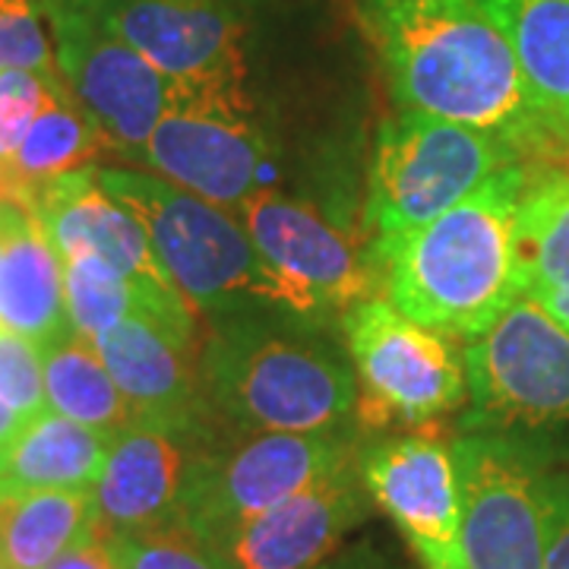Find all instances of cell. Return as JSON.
<instances>
[{
    "mask_svg": "<svg viewBox=\"0 0 569 569\" xmlns=\"http://www.w3.org/2000/svg\"><path fill=\"white\" fill-rule=\"evenodd\" d=\"M0 200H10V197H7V187H3V178H0Z\"/></svg>",
    "mask_w": 569,
    "mask_h": 569,
    "instance_id": "d590c367",
    "label": "cell"
},
{
    "mask_svg": "<svg viewBox=\"0 0 569 569\" xmlns=\"http://www.w3.org/2000/svg\"><path fill=\"white\" fill-rule=\"evenodd\" d=\"M137 164L231 212L253 193L282 190L288 181L282 146L260 104L244 111L178 102L146 140Z\"/></svg>",
    "mask_w": 569,
    "mask_h": 569,
    "instance_id": "5bb4252c",
    "label": "cell"
},
{
    "mask_svg": "<svg viewBox=\"0 0 569 569\" xmlns=\"http://www.w3.org/2000/svg\"><path fill=\"white\" fill-rule=\"evenodd\" d=\"M396 111L462 123L529 164L567 156L503 32L478 0H346Z\"/></svg>",
    "mask_w": 569,
    "mask_h": 569,
    "instance_id": "6da1fadb",
    "label": "cell"
},
{
    "mask_svg": "<svg viewBox=\"0 0 569 569\" xmlns=\"http://www.w3.org/2000/svg\"><path fill=\"white\" fill-rule=\"evenodd\" d=\"M0 569H10V567H7V563H3V560H0Z\"/></svg>",
    "mask_w": 569,
    "mask_h": 569,
    "instance_id": "8d00e7d4",
    "label": "cell"
},
{
    "mask_svg": "<svg viewBox=\"0 0 569 569\" xmlns=\"http://www.w3.org/2000/svg\"><path fill=\"white\" fill-rule=\"evenodd\" d=\"M48 569H118L111 553H108V545H104L99 535L80 541L77 548H70L63 557H58Z\"/></svg>",
    "mask_w": 569,
    "mask_h": 569,
    "instance_id": "1f68e13d",
    "label": "cell"
},
{
    "mask_svg": "<svg viewBox=\"0 0 569 569\" xmlns=\"http://www.w3.org/2000/svg\"><path fill=\"white\" fill-rule=\"evenodd\" d=\"M108 149L102 130L92 123V118L82 111L70 89L63 86L61 92L51 99V104L41 111L32 130L20 142L17 156L0 171L7 197L22 203L32 190L41 183L54 181L61 174L89 168L102 159Z\"/></svg>",
    "mask_w": 569,
    "mask_h": 569,
    "instance_id": "cb8c5ba5",
    "label": "cell"
},
{
    "mask_svg": "<svg viewBox=\"0 0 569 569\" xmlns=\"http://www.w3.org/2000/svg\"><path fill=\"white\" fill-rule=\"evenodd\" d=\"M370 509L373 500L358 459H351L234 531L222 553L231 569H313L336 553Z\"/></svg>",
    "mask_w": 569,
    "mask_h": 569,
    "instance_id": "e0dca14e",
    "label": "cell"
},
{
    "mask_svg": "<svg viewBox=\"0 0 569 569\" xmlns=\"http://www.w3.org/2000/svg\"><path fill=\"white\" fill-rule=\"evenodd\" d=\"M178 86V102L257 108L247 13L228 0H80Z\"/></svg>",
    "mask_w": 569,
    "mask_h": 569,
    "instance_id": "9c48e42d",
    "label": "cell"
},
{
    "mask_svg": "<svg viewBox=\"0 0 569 569\" xmlns=\"http://www.w3.org/2000/svg\"><path fill=\"white\" fill-rule=\"evenodd\" d=\"M509 41L531 99L569 156V0H478Z\"/></svg>",
    "mask_w": 569,
    "mask_h": 569,
    "instance_id": "ffe728a7",
    "label": "cell"
},
{
    "mask_svg": "<svg viewBox=\"0 0 569 569\" xmlns=\"http://www.w3.org/2000/svg\"><path fill=\"white\" fill-rule=\"evenodd\" d=\"M26 425H29V421L22 418L20 411H13V408L0 399V459H3V452L10 449V443L20 437Z\"/></svg>",
    "mask_w": 569,
    "mask_h": 569,
    "instance_id": "836d02e7",
    "label": "cell"
},
{
    "mask_svg": "<svg viewBox=\"0 0 569 569\" xmlns=\"http://www.w3.org/2000/svg\"><path fill=\"white\" fill-rule=\"evenodd\" d=\"M468 402L459 433H509L557 456L569 433V329L519 295L497 323L462 346Z\"/></svg>",
    "mask_w": 569,
    "mask_h": 569,
    "instance_id": "8992f818",
    "label": "cell"
},
{
    "mask_svg": "<svg viewBox=\"0 0 569 569\" xmlns=\"http://www.w3.org/2000/svg\"><path fill=\"white\" fill-rule=\"evenodd\" d=\"M522 295L569 329V168H535L519 216Z\"/></svg>",
    "mask_w": 569,
    "mask_h": 569,
    "instance_id": "7402d4cb",
    "label": "cell"
},
{
    "mask_svg": "<svg viewBox=\"0 0 569 569\" xmlns=\"http://www.w3.org/2000/svg\"><path fill=\"white\" fill-rule=\"evenodd\" d=\"M358 468L373 507L402 531L421 569H468L452 443L433 430L365 433Z\"/></svg>",
    "mask_w": 569,
    "mask_h": 569,
    "instance_id": "9a60e30c",
    "label": "cell"
},
{
    "mask_svg": "<svg viewBox=\"0 0 569 569\" xmlns=\"http://www.w3.org/2000/svg\"><path fill=\"white\" fill-rule=\"evenodd\" d=\"M20 206L39 219L61 260L70 253L102 257L140 288L149 305V323L178 346L200 351V313L164 276L142 224L104 190L99 164L41 183Z\"/></svg>",
    "mask_w": 569,
    "mask_h": 569,
    "instance_id": "4fadbf2b",
    "label": "cell"
},
{
    "mask_svg": "<svg viewBox=\"0 0 569 569\" xmlns=\"http://www.w3.org/2000/svg\"><path fill=\"white\" fill-rule=\"evenodd\" d=\"M313 569H389V567L383 563V557H380V553H373V550L365 545V548L336 553V557H329V560H323L320 567H313Z\"/></svg>",
    "mask_w": 569,
    "mask_h": 569,
    "instance_id": "d6a6232c",
    "label": "cell"
},
{
    "mask_svg": "<svg viewBox=\"0 0 569 569\" xmlns=\"http://www.w3.org/2000/svg\"><path fill=\"white\" fill-rule=\"evenodd\" d=\"M0 399L26 421L48 411L41 348L22 332L0 323Z\"/></svg>",
    "mask_w": 569,
    "mask_h": 569,
    "instance_id": "f546056e",
    "label": "cell"
},
{
    "mask_svg": "<svg viewBox=\"0 0 569 569\" xmlns=\"http://www.w3.org/2000/svg\"><path fill=\"white\" fill-rule=\"evenodd\" d=\"M44 13L63 86L102 130L108 149L137 164L152 130L178 104V86L80 0H44Z\"/></svg>",
    "mask_w": 569,
    "mask_h": 569,
    "instance_id": "7c38bea8",
    "label": "cell"
},
{
    "mask_svg": "<svg viewBox=\"0 0 569 569\" xmlns=\"http://www.w3.org/2000/svg\"><path fill=\"white\" fill-rule=\"evenodd\" d=\"M92 535H99L92 490L0 493V560L10 569H48Z\"/></svg>",
    "mask_w": 569,
    "mask_h": 569,
    "instance_id": "603a6c76",
    "label": "cell"
},
{
    "mask_svg": "<svg viewBox=\"0 0 569 569\" xmlns=\"http://www.w3.org/2000/svg\"><path fill=\"white\" fill-rule=\"evenodd\" d=\"M0 323L39 348L73 329L63 307L61 257L17 200H0Z\"/></svg>",
    "mask_w": 569,
    "mask_h": 569,
    "instance_id": "d6986e66",
    "label": "cell"
},
{
    "mask_svg": "<svg viewBox=\"0 0 569 569\" xmlns=\"http://www.w3.org/2000/svg\"><path fill=\"white\" fill-rule=\"evenodd\" d=\"M545 569H569V471H550Z\"/></svg>",
    "mask_w": 569,
    "mask_h": 569,
    "instance_id": "4dcf8cb0",
    "label": "cell"
},
{
    "mask_svg": "<svg viewBox=\"0 0 569 569\" xmlns=\"http://www.w3.org/2000/svg\"><path fill=\"white\" fill-rule=\"evenodd\" d=\"M200 377L224 433H310L355 425L358 377L342 320L279 301L209 313Z\"/></svg>",
    "mask_w": 569,
    "mask_h": 569,
    "instance_id": "7a4b0ae2",
    "label": "cell"
},
{
    "mask_svg": "<svg viewBox=\"0 0 569 569\" xmlns=\"http://www.w3.org/2000/svg\"><path fill=\"white\" fill-rule=\"evenodd\" d=\"M452 452L462 485L466 567L545 569L553 452L509 433H459Z\"/></svg>",
    "mask_w": 569,
    "mask_h": 569,
    "instance_id": "30bf717a",
    "label": "cell"
},
{
    "mask_svg": "<svg viewBox=\"0 0 569 569\" xmlns=\"http://www.w3.org/2000/svg\"><path fill=\"white\" fill-rule=\"evenodd\" d=\"M114 433L44 411L22 427L0 459V493L10 490H92Z\"/></svg>",
    "mask_w": 569,
    "mask_h": 569,
    "instance_id": "44dd1931",
    "label": "cell"
},
{
    "mask_svg": "<svg viewBox=\"0 0 569 569\" xmlns=\"http://www.w3.org/2000/svg\"><path fill=\"white\" fill-rule=\"evenodd\" d=\"M519 162L526 159L490 133L418 111H396L377 127L367 164V241L399 238L433 222L497 171Z\"/></svg>",
    "mask_w": 569,
    "mask_h": 569,
    "instance_id": "52a82bcc",
    "label": "cell"
},
{
    "mask_svg": "<svg viewBox=\"0 0 569 569\" xmlns=\"http://www.w3.org/2000/svg\"><path fill=\"white\" fill-rule=\"evenodd\" d=\"M228 3H234L238 10H244V13H250V10H257V7H266L269 0H228Z\"/></svg>",
    "mask_w": 569,
    "mask_h": 569,
    "instance_id": "e575fe53",
    "label": "cell"
},
{
    "mask_svg": "<svg viewBox=\"0 0 569 569\" xmlns=\"http://www.w3.org/2000/svg\"><path fill=\"white\" fill-rule=\"evenodd\" d=\"M96 348L130 402L133 421L171 430L193 449L222 437L206 402L200 351L178 346L140 313L102 332Z\"/></svg>",
    "mask_w": 569,
    "mask_h": 569,
    "instance_id": "2e32d148",
    "label": "cell"
},
{
    "mask_svg": "<svg viewBox=\"0 0 569 569\" xmlns=\"http://www.w3.org/2000/svg\"><path fill=\"white\" fill-rule=\"evenodd\" d=\"M190 452L193 447L183 437L162 427L133 421L114 433L102 475L92 485L99 538L178 522Z\"/></svg>",
    "mask_w": 569,
    "mask_h": 569,
    "instance_id": "ac0fdd59",
    "label": "cell"
},
{
    "mask_svg": "<svg viewBox=\"0 0 569 569\" xmlns=\"http://www.w3.org/2000/svg\"><path fill=\"white\" fill-rule=\"evenodd\" d=\"M361 425L310 433H222L190 452L178 522L222 550L266 509L358 459Z\"/></svg>",
    "mask_w": 569,
    "mask_h": 569,
    "instance_id": "5b68a950",
    "label": "cell"
},
{
    "mask_svg": "<svg viewBox=\"0 0 569 569\" xmlns=\"http://www.w3.org/2000/svg\"><path fill=\"white\" fill-rule=\"evenodd\" d=\"M118 569H231L222 550L171 522L162 529L102 538Z\"/></svg>",
    "mask_w": 569,
    "mask_h": 569,
    "instance_id": "4316f807",
    "label": "cell"
},
{
    "mask_svg": "<svg viewBox=\"0 0 569 569\" xmlns=\"http://www.w3.org/2000/svg\"><path fill=\"white\" fill-rule=\"evenodd\" d=\"M63 307L70 326L96 342L114 323L140 313L149 320V305L142 291L123 272L104 263L96 253L63 257Z\"/></svg>",
    "mask_w": 569,
    "mask_h": 569,
    "instance_id": "484cf974",
    "label": "cell"
},
{
    "mask_svg": "<svg viewBox=\"0 0 569 569\" xmlns=\"http://www.w3.org/2000/svg\"><path fill=\"white\" fill-rule=\"evenodd\" d=\"M61 89L58 70H0V171Z\"/></svg>",
    "mask_w": 569,
    "mask_h": 569,
    "instance_id": "83f0119b",
    "label": "cell"
},
{
    "mask_svg": "<svg viewBox=\"0 0 569 569\" xmlns=\"http://www.w3.org/2000/svg\"><path fill=\"white\" fill-rule=\"evenodd\" d=\"M0 70H58L44 0H0Z\"/></svg>",
    "mask_w": 569,
    "mask_h": 569,
    "instance_id": "f1b7e54d",
    "label": "cell"
},
{
    "mask_svg": "<svg viewBox=\"0 0 569 569\" xmlns=\"http://www.w3.org/2000/svg\"><path fill=\"white\" fill-rule=\"evenodd\" d=\"M41 370L51 411L104 433H121L133 425L130 402L104 367L99 348L77 329L41 348Z\"/></svg>",
    "mask_w": 569,
    "mask_h": 569,
    "instance_id": "d4e9b609",
    "label": "cell"
},
{
    "mask_svg": "<svg viewBox=\"0 0 569 569\" xmlns=\"http://www.w3.org/2000/svg\"><path fill=\"white\" fill-rule=\"evenodd\" d=\"M234 216L276 276L282 305L342 320L348 307L377 295L380 272L370 241H358L361 234L313 203L288 190H260Z\"/></svg>",
    "mask_w": 569,
    "mask_h": 569,
    "instance_id": "8fae6325",
    "label": "cell"
},
{
    "mask_svg": "<svg viewBox=\"0 0 569 569\" xmlns=\"http://www.w3.org/2000/svg\"><path fill=\"white\" fill-rule=\"evenodd\" d=\"M535 164H509L408 234L370 241L380 291L406 317L468 342L522 295L519 216Z\"/></svg>",
    "mask_w": 569,
    "mask_h": 569,
    "instance_id": "3957f363",
    "label": "cell"
},
{
    "mask_svg": "<svg viewBox=\"0 0 569 569\" xmlns=\"http://www.w3.org/2000/svg\"><path fill=\"white\" fill-rule=\"evenodd\" d=\"M99 181L142 224L164 276L197 313L279 301L276 276L231 209L130 164L99 168Z\"/></svg>",
    "mask_w": 569,
    "mask_h": 569,
    "instance_id": "277c9868",
    "label": "cell"
},
{
    "mask_svg": "<svg viewBox=\"0 0 569 569\" xmlns=\"http://www.w3.org/2000/svg\"><path fill=\"white\" fill-rule=\"evenodd\" d=\"M342 336L358 377L355 421L361 430H433L466 408V361L452 336L411 320L377 295L348 307Z\"/></svg>",
    "mask_w": 569,
    "mask_h": 569,
    "instance_id": "ba28073f",
    "label": "cell"
}]
</instances>
